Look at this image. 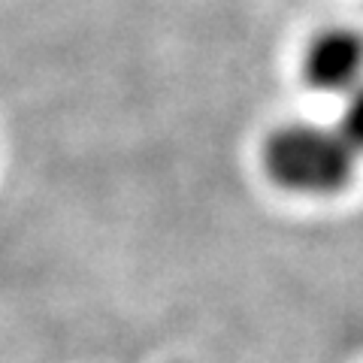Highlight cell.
<instances>
[{
	"instance_id": "cell-1",
	"label": "cell",
	"mask_w": 363,
	"mask_h": 363,
	"mask_svg": "<svg viewBox=\"0 0 363 363\" xmlns=\"http://www.w3.org/2000/svg\"><path fill=\"white\" fill-rule=\"evenodd\" d=\"M357 152L336 128L288 124L264 145L267 176L285 191L303 197L339 194L354 176Z\"/></svg>"
},
{
	"instance_id": "cell-2",
	"label": "cell",
	"mask_w": 363,
	"mask_h": 363,
	"mask_svg": "<svg viewBox=\"0 0 363 363\" xmlns=\"http://www.w3.org/2000/svg\"><path fill=\"white\" fill-rule=\"evenodd\" d=\"M303 76L324 94H348L363 82V37L357 30L333 28L309 43Z\"/></svg>"
},
{
	"instance_id": "cell-3",
	"label": "cell",
	"mask_w": 363,
	"mask_h": 363,
	"mask_svg": "<svg viewBox=\"0 0 363 363\" xmlns=\"http://www.w3.org/2000/svg\"><path fill=\"white\" fill-rule=\"evenodd\" d=\"M336 130L345 136V143L357 155L363 152V82L354 91H348L345 94V104H342V112H339Z\"/></svg>"
}]
</instances>
